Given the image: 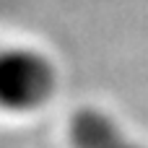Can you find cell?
Returning a JSON list of instances; mask_svg holds the SVG:
<instances>
[{
  "label": "cell",
  "mask_w": 148,
  "mask_h": 148,
  "mask_svg": "<svg viewBox=\"0 0 148 148\" xmlns=\"http://www.w3.org/2000/svg\"><path fill=\"white\" fill-rule=\"evenodd\" d=\"M60 73L49 55L29 44H0V114L23 117L57 94Z\"/></svg>",
  "instance_id": "1"
},
{
  "label": "cell",
  "mask_w": 148,
  "mask_h": 148,
  "mask_svg": "<svg viewBox=\"0 0 148 148\" xmlns=\"http://www.w3.org/2000/svg\"><path fill=\"white\" fill-rule=\"evenodd\" d=\"M73 148H143L112 114L96 107H83L68 125Z\"/></svg>",
  "instance_id": "2"
}]
</instances>
